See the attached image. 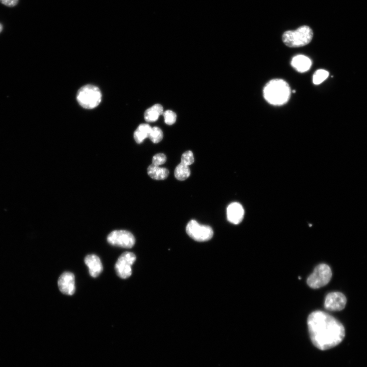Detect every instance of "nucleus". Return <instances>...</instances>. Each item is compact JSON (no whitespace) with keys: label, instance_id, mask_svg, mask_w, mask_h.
Wrapping results in <instances>:
<instances>
[{"label":"nucleus","instance_id":"nucleus-1","mask_svg":"<svg viewBox=\"0 0 367 367\" xmlns=\"http://www.w3.org/2000/svg\"><path fill=\"white\" fill-rule=\"evenodd\" d=\"M307 323L310 340L320 350H326L336 346L345 336V329L341 322L321 310L310 314Z\"/></svg>","mask_w":367,"mask_h":367},{"label":"nucleus","instance_id":"nucleus-2","mask_svg":"<svg viewBox=\"0 0 367 367\" xmlns=\"http://www.w3.org/2000/svg\"><path fill=\"white\" fill-rule=\"evenodd\" d=\"M265 100L274 106H282L286 104L291 96L289 85L282 79H273L268 82L263 89Z\"/></svg>","mask_w":367,"mask_h":367},{"label":"nucleus","instance_id":"nucleus-3","mask_svg":"<svg viewBox=\"0 0 367 367\" xmlns=\"http://www.w3.org/2000/svg\"><path fill=\"white\" fill-rule=\"evenodd\" d=\"M313 32L307 26H302L295 31L286 32L282 37L283 43L290 48H299L308 45L312 41Z\"/></svg>","mask_w":367,"mask_h":367},{"label":"nucleus","instance_id":"nucleus-4","mask_svg":"<svg viewBox=\"0 0 367 367\" xmlns=\"http://www.w3.org/2000/svg\"><path fill=\"white\" fill-rule=\"evenodd\" d=\"M77 99L79 105L83 108L92 109L100 104L102 93L98 88L92 85H88L79 90Z\"/></svg>","mask_w":367,"mask_h":367},{"label":"nucleus","instance_id":"nucleus-5","mask_svg":"<svg viewBox=\"0 0 367 367\" xmlns=\"http://www.w3.org/2000/svg\"><path fill=\"white\" fill-rule=\"evenodd\" d=\"M331 277L330 267L327 264H321L317 266L313 272L308 276L307 284L312 289H319L327 285Z\"/></svg>","mask_w":367,"mask_h":367},{"label":"nucleus","instance_id":"nucleus-6","mask_svg":"<svg viewBox=\"0 0 367 367\" xmlns=\"http://www.w3.org/2000/svg\"><path fill=\"white\" fill-rule=\"evenodd\" d=\"M187 234L196 241L205 242L212 239L213 231L208 225H201L195 220H191L187 225Z\"/></svg>","mask_w":367,"mask_h":367},{"label":"nucleus","instance_id":"nucleus-7","mask_svg":"<svg viewBox=\"0 0 367 367\" xmlns=\"http://www.w3.org/2000/svg\"><path fill=\"white\" fill-rule=\"evenodd\" d=\"M107 241L113 245L124 248H131L135 243L133 235L125 230L114 231L107 237Z\"/></svg>","mask_w":367,"mask_h":367},{"label":"nucleus","instance_id":"nucleus-8","mask_svg":"<svg viewBox=\"0 0 367 367\" xmlns=\"http://www.w3.org/2000/svg\"><path fill=\"white\" fill-rule=\"evenodd\" d=\"M136 260V256L133 253L130 252L123 253L115 265L117 275L123 279L129 278L132 274V266Z\"/></svg>","mask_w":367,"mask_h":367},{"label":"nucleus","instance_id":"nucleus-9","mask_svg":"<svg viewBox=\"0 0 367 367\" xmlns=\"http://www.w3.org/2000/svg\"><path fill=\"white\" fill-rule=\"evenodd\" d=\"M347 298L345 295L339 292L328 294L325 299L324 307L330 311H340L346 306Z\"/></svg>","mask_w":367,"mask_h":367},{"label":"nucleus","instance_id":"nucleus-10","mask_svg":"<svg viewBox=\"0 0 367 367\" xmlns=\"http://www.w3.org/2000/svg\"><path fill=\"white\" fill-rule=\"evenodd\" d=\"M75 275L70 272H65L60 277L59 288L61 292L68 295H73L75 292Z\"/></svg>","mask_w":367,"mask_h":367},{"label":"nucleus","instance_id":"nucleus-11","mask_svg":"<svg viewBox=\"0 0 367 367\" xmlns=\"http://www.w3.org/2000/svg\"><path fill=\"white\" fill-rule=\"evenodd\" d=\"M227 214L229 222L234 224H238L243 219L244 210L240 204L233 203L228 206Z\"/></svg>","mask_w":367,"mask_h":367},{"label":"nucleus","instance_id":"nucleus-12","mask_svg":"<svg viewBox=\"0 0 367 367\" xmlns=\"http://www.w3.org/2000/svg\"><path fill=\"white\" fill-rule=\"evenodd\" d=\"M85 263L89 268L90 275L93 277L98 276L103 271V266L99 257L90 255L85 258Z\"/></svg>","mask_w":367,"mask_h":367},{"label":"nucleus","instance_id":"nucleus-13","mask_svg":"<svg viewBox=\"0 0 367 367\" xmlns=\"http://www.w3.org/2000/svg\"><path fill=\"white\" fill-rule=\"evenodd\" d=\"M312 65L311 60L303 55L294 56L291 61L292 67L301 73L308 71L311 68Z\"/></svg>","mask_w":367,"mask_h":367},{"label":"nucleus","instance_id":"nucleus-14","mask_svg":"<svg viewBox=\"0 0 367 367\" xmlns=\"http://www.w3.org/2000/svg\"><path fill=\"white\" fill-rule=\"evenodd\" d=\"M148 174L154 180H164L168 177L169 172L166 168L151 164L148 168Z\"/></svg>","mask_w":367,"mask_h":367},{"label":"nucleus","instance_id":"nucleus-15","mask_svg":"<svg viewBox=\"0 0 367 367\" xmlns=\"http://www.w3.org/2000/svg\"><path fill=\"white\" fill-rule=\"evenodd\" d=\"M163 108L160 104H155L148 109L145 113V119L147 122L153 123L156 122L159 117L163 115Z\"/></svg>","mask_w":367,"mask_h":367},{"label":"nucleus","instance_id":"nucleus-16","mask_svg":"<svg viewBox=\"0 0 367 367\" xmlns=\"http://www.w3.org/2000/svg\"><path fill=\"white\" fill-rule=\"evenodd\" d=\"M152 127L148 124L140 125L134 132V137L137 144H141L147 138L152 130Z\"/></svg>","mask_w":367,"mask_h":367},{"label":"nucleus","instance_id":"nucleus-17","mask_svg":"<svg viewBox=\"0 0 367 367\" xmlns=\"http://www.w3.org/2000/svg\"><path fill=\"white\" fill-rule=\"evenodd\" d=\"M191 172L188 166L180 163L176 168L175 176L179 181H184L190 176Z\"/></svg>","mask_w":367,"mask_h":367},{"label":"nucleus","instance_id":"nucleus-18","mask_svg":"<svg viewBox=\"0 0 367 367\" xmlns=\"http://www.w3.org/2000/svg\"><path fill=\"white\" fill-rule=\"evenodd\" d=\"M163 138V133L161 129L157 127L152 128L149 138L154 144H158L161 142Z\"/></svg>","mask_w":367,"mask_h":367},{"label":"nucleus","instance_id":"nucleus-19","mask_svg":"<svg viewBox=\"0 0 367 367\" xmlns=\"http://www.w3.org/2000/svg\"><path fill=\"white\" fill-rule=\"evenodd\" d=\"M328 76L329 73L327 71L324 70H318L313 75V83L315 85H319L325 81Z\"/></svg>","mask_w":367,"mask_h":367},{"label":"nucleus","instance_id":"nucleus-20","mask_svg":"<svg viewBox=\"0 0 367 367\" xmlns=\"http://www.w3.org/2000/svg\"><path fill=\"white\" fill-rule=\"evenodd\" d=\"M165 123L168 125H174L177 120V115L172 110H167L163 113Z\"/></svg>","mask_w":367,"mask_h":367},{"label":"nucleus","instance_id":"nucleus-21","mask_svg":"<svg viewBox=\"0 0 367 367\" xmlns=\"http://www.w3.org/2000/svg\"><path fill=\"white\" fill-rule=\"evenodd\" d=\"M194 162V158L193 154L191 151H186L182 155L181 157V163L189 166L192 164Z\"/></svg>","mask_w":367,"mask_h":367},{"label":"nucleus","instance_id":"nucleus-22","mask_svg":"<svg viewBox=\"0 0 367 367\" xmlns=\"http://www.w3.org/2000/svg\"><path fill=\"white\" fill-rule=\"evenodd\" d=\"M167 160L166 156L161 153L157 154L155 155L152 160V164L160 166V165L164 164Z\"/></svg>","mask_w":367,"mask_h":367},{"label":"nucleus","instance_id":"nucleus-23","mask_svg":"<svg viewBox=\"0 0 367 367\" xmlns=\"http://www.w3.org/2000/svg\"><path fill=\"white\" fill-rule=\"evenodd\" d=\"M19 1V0H0V3L8 7L13 8L18 4Z\"/></svg>","mask_w":367,"mask_h":367},{"label":"nucleus","instance_id":"nucleus-24","mask_svg":"<svg viewBox=\"0 0 367 367\" xmlns=\"http://www.w3.org/2000/svg\"><path fill=\"white\" fill-rule=\"evenodd\" d=\"M3 30V26L2 24H0V33L2 32Z\"/></svg>","mask_w":367,"mask_h":367},{"label":"nucleus","instance_id":"nucleus-25","mask_svg":"<svg viewBox=\"0 0 367 367\" xmlns=\"http://www.w3.org/2000/svg\"><path fill=\"white\" fill-rule=\"evenodd\" d=\"M296 91L294 90L293 91V93H295Z\"/></svg>","mask_w":367,"mask_h":367}]
</instances>
